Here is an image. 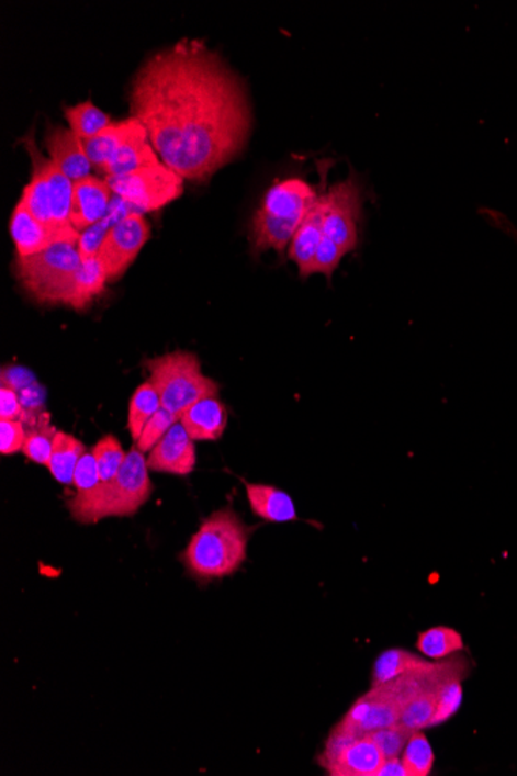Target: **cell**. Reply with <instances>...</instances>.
<instances>
[{
	"instance_id": "cb8c5ba5",
	"label": "cell",
	"mask_w": 517,
	"mask_h": 776,
	"mask_svg": "<svg viewBox=\"0 0 517 776\" xmlns=\"http://www.w3.org/2000/svg\"><path fill=\"white\" fill-rule=\"evenodd\" d=\"M26 421H30V428H26L25 446L22 453H24L30 461L48 466L58 429L50 424L48 413L37 414V417H29Z\"/></svg>"
},
{
	"instance_id": "e575fe53",
	"label": "cell",
	"mask_w": 517,
	"mask_h": 776,
	"mask_svg": "<svg viewBox=\"0 0 517 776\" xmlns=\"http://www.w3.org/2000/svg\"><path fill=\"white\" fill-rule=\"evenodd\" d=\"M101 484L100 471L92 451H86L79 461L77 471H75L74 485L77 488V495L92 492Z\"/></svg>"
},
{
	"instance_id": "74e56055",
	"label": "cell",
	"mask_w": 517,
	"mask_h": 776,
	"mask_svg": "<svg viewBox=\"0 0 517 776\" xmlns=\"http://www.w3.org/2000/svg\"><path fill=\"white\" fill-rule=\"evenodd\" d=\"M376 776H407V772L403 766L402 758H389L381 764Z\"/></svg>"
},
{
	"instance_id": "8d00e7d4",
	"label": "cell",
	"mask_w": 517,
	"mask_h": 776,
	"mask_svg": "<svg viewBox=\"0 0 517 776\" xmlns=\"http://www.w3.org/2000/svg\"><path fill=\"white\" fill-rule=\"evenodd\" d=\"M32 384H35V375L30 374L24 368H3L2 386H9L18 393Z\"/></svg>"
},
{
	"instance_id": "1f68e13d",
	"label": "cell",
	"mask_w": 517,
	"mask_h": 776,
	"mask_svg": "<svg viewBox=\"0 0 517 776\" xmlns=\"http://www.w3.org/2000/svg\"><path fill=\"white\" fill-rule=\"evenodd\" d=\"M463 681L465 677H456L441 687L431 727L445 724L458 713L463 700Z\"/></svg>"
},
{
	"instance_id": "4fadbf2b",
	"label": "cell",
	"mask_w": 517,
	"mask_h": 776,
	"mask_svg": "<svg viewBox=\"0 0 517 776\" xmlns=\"http://www.w3.org/2000/svg\"><path fill=\"white\" fill-rule=\"evenodd\" d=\"M146 462L150 471L188 476L194 471L195 463H198L194 440L179 421L166 432L164 439L153 448V451L147 453Z\"/></svg>"
},
{
	"instance_id": "8992f818",
	"label": "cell",
	"mask_w": 517,
	"mask_h": 776,
	"mask_svg": "<svg viewBox=\"0 0 517 776\" xmlns=\"http://www.w3.org/2000/svg\"><path fill=\"white\" fill-rule=\"evenodd\" d=\"M81 263L78 240H67L40 254L18 256L16 274L37 303L66 304Z\"/></svg>"
},
{
	"instance_id": "3957f363",
	"label": "cell",
	"mask_w": 517,
	"mask_h": 776,
	"mask_svg": "<svg viewBox=\"0 0 517 776\" xmlns=\"http://www.w3.org/2000/svg\"><path fill=\"white\" fill-rule=\"evenodd\" d=\"M305 180H279L263 198L251 221V247L256 254L274 250L282 255L292 244L308 211L318 202L321 191Z\"/></svg>"
},
{
	"instance_id": "7a4b0ae2",
	"label": "cell",
	"mask_w": 517,
	"mask_h": 776,
	"mask_svg": "<svg viewBox=\"0 0 517 776\" xmlns=\"http://www.w3.org/2000/svg\"><path fill=\"white\" fill-rule=\"evenodd\" d=\"M250 530L233 508L214 511L192 535L181 561L203 582L236 574L247 561Z\"/></svg>"
},
{
	"instance_id": "7c38bea8",
	"label": "cell",
	"mask_w": 517,
	"mask_h": 776,
	"mask_svg": "<svg viewBox=\"0 0 517 776\" xmlns=\"http://www.w3.org/2000/svg\"><path fill=\"white\" fill-rule=\"evenodd\" d=\"M10 233L16 245L18 256H30L47 250L52 245L78 240L81 233L74 225L58 227L45 224L33 216L29 209L19 201L10 222Z\"/></svg>"
},
{
	"instance_id": "836d02e7",
	"label": "cell",
	"mask_w": 517,
	"mask_h": 776,
	"mask_svg": "<svg viewBox=\"0 0 517 776\" xmlns=\"http://www.w3.org/2000/svg\"><path fill=\"white\" fill-rule=\"evenodd\" d=\"M0 453L13 456L24 450L26 428L21 420L0 421Z\"/></svg>"
},
{
	"instance_id": "ba28073f",
	"label": "cell",
	"mask_w": 517,
	"mask_h": 776,
	"mask_svg": "<svg viewBox=\"0 0 517 776\" xmlns=\"http://www.w3.org/2000/svg\"><path fill=\"white\" fill-rule=\"evenodd\" d=\"M105 180L111 184L113 194L130 202L138 214L164 209L183 194V177L165 164L146 166Z\"/></svg>"
},
{
	"instance_id": "e0dca14e",
	"label": "cell",
	"mask_w": 517,
	"mask_h": 776,
	"mask_svg": "<svg viewBox=\"0 0 517 776\" xmlns=\"http://www.w3.org/2000/svg\"><path fill=\"white\" fill-rule=\"evenodd\" d=\"M323 224L324 188L321 191L318 202L308 211L289 247V258L296 263L301 278H308V270H311L313 259H315L321 240H323Z\"/></svg>"
},
{
	"instance_id": "d4e9b609",
	"label": "cell",
	"mask_w": 517,
	"mask_h": 776,
	"mask_svg": "<svg viewBox=\"0 0 517 776\" xmlns=\"http://www.w3.org/2000/svg\"><path fill=\"white\" fill-rule=\"evenodd\" d=\"M415 648L431 661L451 657L465 651V640L459 631L449 627H434L418 634Z\"/></svg>"
},
{
	"instance_id": "44dd1931",
	"label": "cell",
	"mask_w": 517,
	"mask_h": 776,
	"mask_svg": "<svg viewBox=\"0 0 517 776\" xmlns=\"http://www.w3.org/2000/svg\"><path fill=\"white\" fill-rule=\"evenodd\" d=\"M108 282V274H105L100 259H85L81 267H79L77 278H75L74 288H71L70 295L67 297L66 306L75 308V311H85L98 295L104 292Z\"/></svg>"
},
{
	"instance_id": "9a60e30c",
	"label": "cell",
	"mask_w": 517,
	"mask_h": 776,
	"mask_svg": "<svg viewBox=\"0 0 517 776\" xmlns=\"http://www.w3.org/2000/svg\"><path fill=\"white\" fill-rule=\"evenodd\" d=\"M45 148L50 154V160L58 166L71 182L90 176L92 161L87 157L85 145L75 132L64 126L48 127L45 134Z\"/></svg>"
},
{
	"instance_id": "603a6c76",
	"label": "cell",
	"mask_w": 517,
	"mask_h": 776,
	"mask_svg": "<svg viewBox=\"0 0 517 776\" xmlns=\"http://www.w3.org/2000/svg\"><path fill=\"white\" fill-rule=\"evenodd\" d=\"M429 661L420 657L418 654L411 651L402 650V648H391L379 655V659L373 665L371 687L387 684V682L397 679L403 674L415 672L423 666L429 665Z\"/></svg>"
},
{
	"instance_id": "4316f807",
	"label": "cell",
	"mask_w": 517,
	"mask_h": 776,
	"mask_svg": "<svg viewBox=\"0 0 517 776\" xmlns=\"http://www.w3.org/2000/svg\"><path fill=\"white\" fill-rule=\"evenodd\" d=\"M161 409L160 395H158L153 383L139 384L137 391L132 395L130 403V416H127V428L131 437L137 442L145 429L147 421L153 419L154 414Z\"/></svg>"
},
{
	"instance_id": "6da1fadb",
	"label": "cell",
	"mask_w": 517,
	"mask_h": 776,
	"mask_svg": "<svg viewBox=\"0 0 517 776\" xmlns=\"http://www.w3.org/2000/svg\"><path fill=\"white\" fill-rule=\"evenodd\" d=\"M131 111L160 160L187 180H205L229 164L251 131L244 82L198 40L146 59L132 81Z\"/></svg>"
},
{
	"instance_id": "5bb4252c",
	"label": "cell",
	"mask_w": 517,
	"mask_h": 776,
	"mask_svg": "<svg viewBox=\"0 0 517 776\" xmlns=\"http://www.w3.org/2000/svg\"><path fill=\"white\" fill-rule=\"evenodd\" d=\"M113 191L108 180L86 177L74 183L71 198L70 224L79 233L103 221L111 206Z\"/></svg>"
},
{
	"instance_id": "d590c367",
	"label": "cell",
	"mask_w": 517,
	"mask_h": 776,
	"mask_svg": "<svg viewBox=\"0 0 517 776\" xmlns=\"http://www.w3.org/2000/svg\"><path fill=\"white\" fill-rule=\"evenodd\" d=\"M26 413L16 391L9 386L0 387V419L24 421Z\"/></svg>"
},
{
	"instance_id": "9c48e42d",
	"label": "cell",
	"mask_w": 517,
	"mask_h": 776,
	"mask_svg": "<svg viewBox=\"0 0 517 776\" xmlns=\"http://www.w3.org/2000/svg\"><path fill=\"white\" fill-rule=\"evenodd\" d=\"M364 190L357 176L331 184L324 191L323 240L337 245L349 255L360 244V222Z\"/></svg>"
},
{
	"instance_id": "8fae6325",
	"label": "cell",
	"mask_w": 517,
	"mask_h": 776,
	"mask_svg": "<svg viewBox=\"0 0 517 776\" xmlns=\"http://www.w3.org/2000/svg\"><path fill=\"white\" fill-rule=\"evenodd\" d=\"M149 222L134 213L119 222L109 233L97 258L103 263L109 282L119 281L149 240Z\"/></svg>"
},
{
	"instance_id": "30bf717a",
	"label": "cell",
	"mask_w": 517,
	"mask_h": 776,
	"mask_svg": "<svg viewBox=\"0 0 517 776\" xmlns=\"http://www.w3.org/2000/svg\"><path fill=\"white\" fill-rule=\"evenodd\" d=\"M384 760L369 734L353 738L334 729L318 763L331 776H376Z\"/></svg>"
},
{
	"instance_id": "277c9868",
	"label": "cell",
	"mask_w": 517,
	"mask_h": 776,
	"mask_svg": "<svg viewBox=\"0 0 517 776\" xmlns=\"http://www.w3.org/2000/svg\"><path fill=\"white\" fill-rule=\"evenodd\" d=\"M154 492L145 453L137 447L127 453L115 477L92 492L75 495L69 501L71 518L79 524H97L105 518L134 516Z\"/></svg>"
},
{
	"instance_id": "4dcf8cb0",
	"label": "cell",
	"mask_w": 517,
	"mask_h": 776,
	"mask_svg": "<svg viewBox=\"0 0 517 776\" xmlns=\"http://www.w3.org/2000/svg\"><path fill=\"white\" fill-rule=\"evenodd\" d=\"M413 730L407 729L402 722L397 724H392L383 727V729L375 730V732L369 733L373 742L379 745L381 753H383L384 758H400L403 751H405L407 741H409Z\"/></svg>"
},
{
	"instance_id": "484cf974",
	"label": "cell",
	"mask_w": 517,
	"mask_h": 776,
	"mask_svg": "<svg viewBox=\"0 0 517 776\" xmlns=\"http://www.w3.org/2000/svg\"><path fill=\"white\" fill-rule=\"evenodd\" d=\"M456 677H465L467 679L468 676L448 677V679L436 682L431 687L423 689L422 693H418V695L407 704L405 710H403L402 718H400V722L405 724L407 729L413 730V732L431 729L440 689L448 681L456 679Z\"/></svg>"
},
{
	"instance_id": "d6986e66",
	"label": "cell",
	"mask_w": 517,
	"mask_h": 776,
	"mask_svg": "<svg viewBox=\"0 0 517 776\" xmlns=\"http://www.w3.org/2000/svg\"><path fill=\"white\" fill-rule=\"evenodd\" d=\"M160 164L164 161L157 156V150L154 149L153 143L149 140V134L143 126L109 158L101 171L105 172L108 177L123 176L135 171V169Z\"/></svg>"
},
{
	"instance_id": "f546056e",
	"label": "cell",
	"mask_w": 517,
	"mask_h": 776,
	"mask_svg": "<svg viewBox=\"0 0 517 776\" xmlns=\"http://www.w3.org/2000/svg\"><path fill=\"white\" fill-rule=\"evenodd\" d=\"M98 471H100L101 484H108L119 474L121 466L126 461L127 453L115 436H105L95 447L92 448Z\"/></svg>"
},
{
	"instance_id": "52a82bcc",
	"label": "cell",
	"mask_w": 517,
	"mask_h": 776,
	"mask_svg": "<svg viewBox=\"0 0 517 776\" xmlns=\"http://www.w3.org/2000/svg\"><path fill=\"white\" fill-rule=\"evenodd\" d=\"M24 146L32 158V182L22 192L21 202L33 216L45 224L67 227L70 224L71 198L74 182L44 156L37 148L33 135H26Z\"/></svg>"
},
{
	"instance_id": "f1b7e54d",
	"label": "cell",
	"mask_w": 517,
	"mask_h": 776,
	"mask_svg": "<svg viewBox=\"0 0 517 776\" xmlns=\"http://www.w3.org/2000/svg\"><path fill=\"white\" fill-rule=\"evenodd\" d=\"M407 776H428L431 774L436 755H434L431 742L428 741L423 730H417L411 734L405 751L402 756Z\"/></svg>"
},
{
	"instance_id": "ac0fdd59",
	"label": "cell",
	"mask_w": 517,
	"mask_h": 776,
	"mask_svg": "<svg viewBox=\"0 0 517 776\" xmlns=\"http://www.w3.org/2000/svg\"><path fill=\"white\" fill-rule=\"evenodd\" d=\"M248 504L252 514L268 522H292L297 519L293 497L284 490L267 484L245 482Z\"/></svg>"
},
{
	"instance_id": "83f0119b",
	"label": "cell",
	"mask_w": 517,
	"mask_h": 776,
	"mask_svg": "<svg viewBox=\"0 0 517 776\" xmlns=\"http://www.w3.org/2000/svg\"><path fill=\"white\" fill-rule=\"evenodd\" d=\"M67 122L70 124V130L75 132L81 140L97 137L105 127L111 126V115L98 109L95 104L86 101L77 105L64 108Z\"/></svg>"
},
{
	"instance_id": "5b68a950",
	"label": "cell",
	"mask_w": 517,
	"mask_h": 776,
	"mask_svg": "<svg viewBox=\"0 0 517 776\" xmlns=\"http://www.w3.org/2000/svg\"><path fill=\"white\" fill-rule=\"evenodd\" d=\"M149 382L160 395L161 408L181 417L194 403L207 397H218L221 386L206 376L198 356L191 352L166 353L150 358L145 363Z\"/></svg>"
},
{
	"instance_id": "d6a6232c",
	"label": "cell",
	"mask_w": 517,
	"mask_h": 776,
	"mask_svg": "<svg viewBox=\"0 0 517 776\" xmlns=\"http://www.w3.org/2000/svg\"><path fill=\"white\" fill-rule=\"evenodd\" d=\"M180 417L176 414L169 413L168 409L161 408L158 413L154 414L153 419L147 421L145 429H143L142 436L137 440V447L142 453H150L153 448L160 442L166 436V432L173 427V425L179 424Z\"/></svg>"
},
{
	"instance_id": "7402d4cb",
	"label": "cell",
	"mask_w": 517,
	"mask_h": 776,
	"mask_svg": "<svg viewBox=\"0 0 517 776\" xmlns=\"http://www.w3.org/2000/svg\"><path fill=\"white\" fill-rule=\"evenodd\" d=\"M86 451L85 443L77 437L58 431L55 437V446H53L50 463H48L52 476L60 484H74L75 471H77L78 463Z\"/></svg>"
},
{
	"instance_id": "2e32d148",
	"label": "cell",
	"mask_w": 517,
	"mask_h": 776,
	"mask_svg": "<svg viewBox=\"0 0 517 776\" xmlns=\"http://www.w3.org/2000/svg\"><path fill=\"white\" fill-rule=\"evenodd\" d=\"M180 424L194 442H216L228 425V411L217 397L203 398L181 414Z\"/></svg>"
},
{
	"instance_id": "ffe728a7",
	"label": "cell",
	"mask_w": 517,
	"mask_h": 776,
	"mask_svg": "<svg viewBox=\"0 0 517 776\" xmlns=\"http://www.w3.org/2000/svg\"><path fill=\"white\" fill-rule=\"evenodd\" d=\"M143 126H145V124L139 122L138 119H135V116L123 120V122L112 123L111 126L100 132L97 137L82 140L87 157H89L93 166L103 169L109 158H111L124 143L130 140L135 132L142 130Z\"/></svg>"
}]
</instances>
